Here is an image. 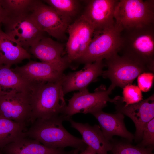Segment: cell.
Instances as JSON below:
<instances>
[{
  "label": "cell",
  "mask_w": 154,
  "mask_h": 154,
  "mask_svg": "<svg viewBox=\"0 0 154 154\" xmlns=\"http://www.w3.org/2000/svg\"><path fill=\"white\" fill-rule=\"evenodd\" d=\"M1 25L4 32L28 51L30 47L45 37V33L39 28L31 13L19 16L5 14Z\"/></svg>",
  "instance_id": "7"
},
{
  "label": "cell",
  "mask_w": 154,
  "mask_h": 154,
  "mask_svg": "<svg viewBox=\"0 0 154 154\" xmlns=\"http://www.w3.org/2000/svg\"><path fill=\"white\" fill-rule=\"evenodd\" d=\"M68 121L71 127L81 134L84 143L96 154H108V152L112 150L113 144L105 137L99 126H91L88 123L76 122L72 118Z\"/></svg>",
  "instance_id": "16"
},
{
  "label": "cell",
  "mask_w": 154,
  "mask_h": 154,
  "mask_svg": "<svg viewBox=\"0 0 154 154\" xmlns=\"http://www.w3.org/2000/svg\"><path fill=\"white\" fill-rule=\"evenodd\" d=\"M114 17L122 29L154 24V0H119Z\"/></svg>",
  "instance_id": "4"
},
{
  "label": "cell",
  "mask_w": 154,
  "mask_h": 154,
  "mask_svg": "<svg viewBox=\"0 0 154 154\" xmlns=\"http://www.w3.org/2000/svg\"><path fill=\"white\" fill-rule=\"evenodd\" d=\"M107 69L104 71L102 76L110 80L111 85L114 88L117 86L122 88L131 84L141 74L151 72L147 67L117 54L105 60Z\"/></svg>",
  "instance_id": "8"
},
{
  "label": "cell",
  "mask_w": 154,
  "mask_h": 154,
  "mask_svg": "<svg viewBox=\"0 0 154 154\" xmlns=\"http://www.w3.org/2000/svg\"><path fill=\"white\" fill-rule=\"evenodd\" d=\"M118 0L86 1L83 15L92 24L94 32L99 31L114 25V13Z\"/></svg>",
  "instance_id": "14"
},
{
  "label": "cell",
  "mask_w": 154,
  "mask_h": 154,
  "mask_svg": "<svg viewBox=\"0 0 154 154\" xmlns=\"http://www.w3.org/2000/svg\"><path fill=\"white\" fill-rule=\"evenodd\" d=\"M25 127L0 114V152L7 145L24 136Z\"/></svg>",
  "instance_id": "22"
},
{
  "label": "cell",
  "mask_w": 154,
  "mask_h": 154,
  "mask_svg": "<svg viewBox=\"0 0 154 154\" xmlns=\"http://www.w3.org/2000/svg\"><path fill=\"white\" fill-rule=\"evenodd\" d=\"M0 114L26 126L30 122L31 108L29 92L13 93L0 96Z\"/></svg>",
  "instance_id": "11"
},
{
  "label": "cell",
  "mask_w": 154,
  "mask_h": 154,
  "mask_svg": "<svg viewBox=\"0 0 154 154\" xmlns=\"http://www.w3.org/2000/svg\"><path fill=\"white\" fill-rule=\"evenodd\" d=\"M103 60H98L93 63L85 64L81 70L67 74H65L62 83L64 95L75 90L79 91L87 88L91 82L102 75L105 66Z\"/></svg>",
  "instance_id": "15"
},
{
  "label": "cell",
  "mask_w": 154,
  "mask_h": 154,
  "mask_svg": "<svg viewBox=\"0 0 154 154\" xmlns=\"http://www.w3.org/2000/svg\"><path fill=\"white\" fill-rule=\"evenodd\" d=\"M119 52L121 56L145 66L153 72L154 24L123 29Z\"/></svg>",
  "instance_id": "3"
},
{
  "label": "cell",
  "mask_w": 154,
  "mask_h": 154,
  "mask_svg": "<svg viewBox=\"0 0 154 154\" xmlns=\"http://www.w3.org/2000/svg\"><path fill=\"white\" fill-rule=\"evenodd\" d=\"M153 147L134 146L126 143L119 142L113 144V154H153Z\"/></svg>",
  "instance_id": "25"
},
{
  "label": "cell",
  "mask_w": 154,
  "mask_h": 154,
  "mask_svg": "<svg viewBox=\"0 0 154 154\" xmlns=\"http://www.w3.org/2000/svg\"><path fill=\"white\" fill-rule=\"evenodd\" d=\"M33 83L18 75L10 67L0 65V96L13 93L29 92Z\"/></svg>",
  "instance_id": "21"
},
{
  "label": "cell",
  "mask_w": 154,
  "mask_h": 154,
  "mask_svg": "<svg viewBox=\"0 0 154 154\" xmlns=\"http://www.w3.org/2000/svg\"><path fill=\"white\" fill-rule=\"evenodd\" d=\"M154 144V119L145 126L143 132L141 141L137 146L146 147H153Z\"/></svg>",
  "instance_id": "27"
},
{
  "label": "cell",
  "mask_w": 154,
  "mask_h": 154,
  "mask_svg": "<svg viewBox=\"0 0 154 154\" xmlns=\"http://www.w3.org/2000/svg\"><path fill=\"white\" fill-rule=\"evenodd\" d=\"M0 24V65L11 67L25 59H29L30 53L8 36Z\"/></svg>",
  "instance_id": "20"
},
{
  "label": "cell",
  "mask_w": 154,
  "mask_h": 154,
  "mask_svg": "<svg viewBox=\"0 0 154 154\" xmlns=\"http://www.w3.org/2000/svg\"><path fill=\"white\" fill-rule=\"evenodd\" d=\"M122 28L116 23L112 26L94 32L86 51L77 61L85 64L107 59L119 52Z\"/></svg>",
  "instance_id": "6"
},
{
  "label": "cell",
  "mask_w": 154,
  "mask_h": 154,
  "mask_svg": "<svg viewBox=\"0 0 154 154\" xmlns=\"http://www.w3.org/2000/svg\"><path fill=\"white\" fill-rule=\"evenodd\" d=\"M154 78L151 72H144L137 77V86L141 91L147 92L151 88Z\"/></svg>",
  "instance_id": "28"
},
{
  "label": "cell",
  "mask_w": 154,
  "mask_h": 154,
  "mask_svg": "<svg viewBox=\"0 0 154 154\" xmlns=\"http://www.w3.org/2000/svg\"><path fill=\"white\" fill-rule=\"evenodd\" d=\"M123 97L121 100L125 106L138 103L142 101V91L137 86L128 84L123 88Z\"/></svg>",
  "instance_id": "26"
},
{
  "label": "cell",
  "mask_w": 154,
  "mask_h": 154,
  "mask_svg": "<svg viewBox=\"0 0 154 154\" xmlns=\"http://www.w3.org/2000/svg\"><path fill=\"white\" fill-rule=\"evenodd\" d=\"M115 104L117 112L126 115L132 120L136 127L134 139L137 141L141 140L145 126L154 117V94L138 103L126 106L121 98Z\"/></svg>",
  "instance_id": "13"
},
{
  "label": "cell",
  "mask_w": 154,
  "mask_h": 154,
  "mask_svg": "<svg viewBox=\"0 0 154 154\" xmlns=\"http://www.w3.org/2000/svg\"><path fill=\"white\" fill-rule=\"evenodd\" d=\"M36 0H0L6 15L19 16L30 13Z\"/></svg>",
  "instance_id": "23"
},
{
  "label": "cell",
  "mask_w": 154,
  "mask_h": 154,
  "mask_svg": "<svg viewBox=\"0 0 154 154\" xmlns=\"http://www.w3.org/2000/svg\"><path fill=\"white\" fill-rule=\"evenodd\" d=\"M68 67L58 64L33 61L17 66L12 70L18 75L32 82H54L64 76V70Z\"/></svg>",
  "instance_id": "12"
},
{
  "label": "cell",
  "mask_w": 154,
  "mask_h": 154,
  "mask_svg": "<svg viewBox=\"0 0 154 154\" xmlns=\"http://www.w3.org/2000/svg\"><path fill=\"white\" fill-rule=\"evenodd\" d=\"M92 114L98 122L105 137L108 140L114 136H118L131 142L134 136L127 129L124 123V115L117 112L115 114L105 112L100 110Z\"/></svg>",
  "instance_id": "17"
},
{
  "label": "cell",
  "mask_w": 154,
  "mask_h": 154,
  "mask_svg": "<svg viewBox=\"0 0 154 154\" xmlns=\"http://www.w3.org/2000/svg\"><path fill=\"white\" fill-rule=\"evenodd\" d=\"M31 15L43 31L58 40L65 37L71 18L60 14L41 1L36 0Z\"/></svg>",
  "instance_id": "9"
},
{
  "label": "cell",
  "mask_w": 154,
  "mask_h": 154,
  "mask_svg": "<svg viewBox=\"0 0 154 154\" xmlns=\"http://www.w3.org/2000/svg\"><path fill=\"white\" fill-rule=\"evenodd\" d=\"M63 78L54 82L33 83L29 92L31 123L38 119L63 115L67 105L62 90Z\"/></svg>",
  "instance_id": "2"
},
{
  "label": "cell",
  "mask_w": 154,
  "mask_h": 154,
  "mask_svg": "<svg viewBox=\"0 0 154 154\" xmlns=\"http://www.w3.org/2000/svg\"><path fill=\"white\" fill-rule=\"evenodd\" d=\"M66 119L63 115L36 119L25 131V135L44 145L53 148L71 147L80 151L87 146L82 139L70 134L63 126Z\"/></svg>",
  "instance_id": "1"
},
{
  "label": "cell",
  "mask_w": 154,
  "mask_h": 154,
  "mask_svg": "<svg viewBox=\"0 0 154 154\" xmlns=\"http://www.w3.org/2000/svg\"><path fill=\"white\" fill-rule=\"evenodd\" d=\"M114 88L110 86L107 89L102 85L96 88L94 92H90L88 89H85L74 93L68 101L63 114L66 121L74 115L78 113L92 114L102 110L110 102L115 104L120 97L117 96L112 99L109 95Z\"/></svg>",
  "instance_id": "5"
},
{
  "label": "cell",
  "mask_w": 154,
  "mask_h": 154,
  "mask_svg": "<svg viewBox=\"0 0 154 154\" xmlns=\"http://www.w3.org/2000/svg\"><path fill=\"white\" fill-rule=\"evenodd\" d=\"M64 45L44 37L29 49L28 52L42 62L70 66L65 57H62Z\"/></svg>",
  "instance_id": "18"
},
{
  "label": "cell",
  "mask_w": 154,
  "mask_h": 154,
  "mask_svg": "<svg viewBox=\"0 0 154 154\" xmlns=\"http://www.w3.org/2000/svg\"><path fill=\"white\" fill-rule=\"evenodd\" d=\"M73 150L66 151L62 148L45 146L38 141L25 135L4 147L2 154H72Z\"/></svg>",
  "instance_id": "19"
},
{
  "label": "cell",
  "mask_w": 154,
  "mask_h": 154,
  "mask_svg": "<svg viewBox=\"0 0 154 154\" xmlns=\"http://www.w3.org/2000/svg\"><path fill=\"white\" fill-rule=\"evenodd\" d=\"M44 1L57 12L70 18L77 13L79 7V2L76 0H46Z\"/></svg>",
  "instance_id": "24"
},
{
  "label": "cell",
  "mask_w": 154,
  "mask_h": 154,
  "mask_svg": "<svg viewBox=\"0 0 154 154\" xmlns=\"http://www.w3.org/2000/svg\"><path fill=\"white\" fill-rule=\"evenodd\" d=\"M0 154H2L1 153H0Z\"/></svg>",
  "instance_id": "32"
},
{
  "label": "cell",
  "mask_w": 154,
  "mask_h": 154,
  "mask_svg": "<svg viewBox=\"0 0 154 154\" xmlns=\"http://www.w3.org/2000/svg\"><path fill=\"white\" fill-rule=\"evenodd\" d=\"M79 154H96L95 151L89 146L80 151Z\"/></svg>",
  "instance_id": "29"
},
{
  "label": "cell",
  "mask_w": 154,
  "mask_h": 154,
  "mask_svg": "<svg viewBox=\"0 0 154 154\" xmlns=\"http://www.w3.org/2000/svg\"><path fill=\"white\" fill-rule=\"evenodd\" d=\"M94 31L93 26L82 15L69 25L67 30L69 37L65 57L70 67L72 62L77 61L84 54Z\"/></svg>",
  "instance_id": "10"
},
{
  "label": "cell",
  "mask_w": 154,
  "mask_h": 154,
  "mask_svg": "<svg viewBox=\"0 0 154 154\" xmlns=\"http://www.w3.org/2000/svg\"><path fill=\"white\" fill-rule=\"evenodd\" d=\"M5 12L0 3V24H1L2 21L5 16Z\"/></svg>",
  "instance_id": "30"
},
{
  "label": "cell",
  "mask_w": 154,
  "mask_h": 154,
  "mask_svg": "<svg viewBox=\"0 0 154 154\" xmlns=\"http://www.w3.org/2000/svg\"><path fill=\"white\" fill-rule=\"evenodd\" d=\"M80 150L78 149H75L73 150V152L72 154H79Z\"/></svg>",
  "instance_id": "31"
}]
</instances>
